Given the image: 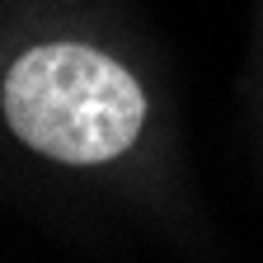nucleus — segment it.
I'll return each instance as SVG.
<instances>
[{"mask_svg": "<svg viewBox=\"0 0 263 263\" xmlns=\"http://www.w3.org/2000/svg\"><path fill=\"white\" fill-rule=\"evenodd\" d=\"M14 137L61 164H108L137 146L146 94L122 61L85 43H38L14 57L0 85Z\"/></svg>", "mask_w": 263, "mask_h": 263, "instance_id": "f257e3e1", "label": "nucleus"}]
</instances>
